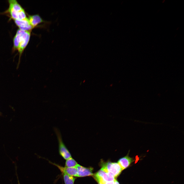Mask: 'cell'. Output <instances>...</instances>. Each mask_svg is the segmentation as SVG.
<instances>
[{
  "label": "cell",
  "mask_w": 184,
  "mask_h": 184,
  "mask_svg": "<svg viewBox=\"0 0 184 184\" xmlns=\"http://www.w3.org/2000/svg\"><path fill=\"white\" fill-rule=\"evenodd\" d=\"M94 177L98 183L101 184H105L107 182L116 180L111 175L105 171L102 168L94 175Z\"/></svg>",
  "instance_id": "obj_5"
},
{
  "label": "cell",
  "mask_w": 184,
  "mask_h": 184,
  "mask_svg": "<svg viewBox=\"0 0 184 184\" xmlns=\"http://www.w3.org/2000/svg\"><path fill=\"white\" fill-rule=\"evenodd\" d=\"M75 167L77 171V177H84L93 175L92 173L93 169L92 168L85 167L78 164H77Z\"/></svg>",
  "instance_id": "obj_6"
},
{
  "label": "cell",
  "mask_w": 184,
  "mask_h": 184,
  "mask_svg": "<svg viewBox=\"0 0 184 184\" xmlns=\"http://www.w3.org/2000/svg\"><path fill=\"white\" fill-rule=\"evenodd\" d=\"M63 175L65 184H74L75 178L66 173H62Z\"/></svg>",
  "instance_id": "obj_11"
},
{
  "label": "cell",
  "mask_w": 184,
  "mask_h": 184,
  "mask_svg": "<svg viewBox=\"0 0 184 184\" xmlns=\"http://www.w3.org/2000/svg\"><path fill=\"white\" fill-rule=\"evenodd\" d=\"M17 179H18V184H20V183H19V180H18V177H17Z\"/></svg>",
  "instance_id": "obj_14"
},
{
  "label": "cell",
  "mask_w": 184,
  "mask_h": 184,
  "mask_svg": "<svg viewBox=\"0 0 184 184\" xmlns=\"http://www.w3.org/2000/svg\"><path fill=\"white\" fill-rule=\"evenodd\" d=\"M101 168L105 171L111 175L116 179L122 170L117 163L108 162L102 164Z\"/></svg>",
  "instance_id": "obj_3"
},
{
  "label": "cell",
  "mask_w": 184,
  "mask_h": 184,
  "mask_svg": "<svg viewBox=\"0 0 184 184\" xmlns=\"http://www.w3.org/2000/svg\"><path fill=\"white\" fill-rule=\"evenodd\" d=\"M28 18L30 24L33 28L43 22L42 18L38 15L29 16Z\"/></svg>",
  "instance_id": "obj_10"
},
{
  "label": "cell",
  "mask_w": 184,
  "mask_h": 184,
  "mask_svg": "<svg viewBox=\"0 0 184 184\" xmlns=\"http://www.w3.org/2000/svg\"><path fill=\"white\" fill-rule=\"evenodd\" d=\"M128 154L126 156L119 159L117 162L122 170L128 167L134 161L133 158L130 157Z\"/></svg>",
  "instance_id": "obj_9"
},
{
  "label": "cell",
  "mask_w": 184,
  "mask_h": 184,
  "mask_svg": "<svg viewBox=\"0 0 184 184\" xmlns=\"http://www.w3.org/2000/svg\"><path fill=\"white\" fill-rule=\"evenodd\" d=\"M54 130L57 138L59 152L60 155L63 158L66 160L72 157L70 153L62 140L60 131L56 128H55Z\"/></svg>",
  "instance_id": "obj_4"
},
{
  "label": "cell",
  "mask_w": 184,
  "mask_h": 184,
  "mask_svg": "<svg viewBox=\"0 0 184 184\" xmlns=\"http://www.w3.org/2000/svg\"><path fill=\"white\" fill-rule=\"evenodd\" d=\"M8 2L9 7L6 12L11 18L14 20H22L28 18L24 10L16 0H9Z\"/></svg>",
  "instance_id": "obj_2"
},
{
  "label": "cell",
  "mask_w": 184,
  "mask_h": 184,
  "mask_svg": "<svg viewBox=\"0 0 184 184\" xmlns=\"http://www.w3.org/2000/svg\"></svg>",
  "instance_id": "obj_16"
},
{
  "label": "cell",
  "mask_w": 184,
  "mask_h": 184,
  "mask_svg": "<svg viewBox=\"0 0 184 184\" xmlns=\"http://www.w3.org/2000/svg\"><path fill=\"white\" fill-rule=\"evenodd\" d=\"M31 31H24L19 29L18 30L13 39V50H18L19 54V59L24 50L29 42Z\"/></svg>",
  "instance_id": "obj_1"
},
{
  "label": "cell",
  "mask_w": 184,
  "mask_h": 184,
  "mask_svg": "<svg viewBox=\"0 0 184 184\" xmlns=\"http://www.w3.org/2000/svg\"><path fill=\"white\" fill-rule=\"evenodd\" d=\"M78 164L77 162L72 157L66 160L64 167H75Z\"/></svg>",
  "instance_id": "obj_12"
},
{
  "label": "cell",
  "mask_w": 184,
  "mask_h": 184,
  "mask_svg": "<svg viewBox=\"0 0 184 184\" xmlns=\"http://www.w3.org/2000/svg\"><path fill=\"white\" fill-rule=\"evenodd\" d=\"M98 184H101V183H99V182H98Z\"/></svg>",
  "instance_id": "obj_15"
},
{
  "label": "cell",
  "mask_w": 184,
  "mask_h": 184,
  "mask_svg": "<svg viewBox=\"0 0 184 184\" xmlns=\"http://www.w3.org/2000/svg\"><path fill=\"white\" fill-rule=\"evenodd\" d=\"M105 184H119L118 182L116 180L114 181L110 182H106Z\"/></svg>",
  "instance_id": "obj_13"
},
{
  "label": "cell",
  "mask_w": 184,
  "mask_h": 184,
  "mask_svg": "<svg viewBox=\"0 0 184 184\" xmlns=\"http://www.w3.org/2000/svg\"><path fill=\"white\" fill-rule=\"evenodd\" d=\"M51 163L56 166L62 173L64 172L70 176L74 177H77V171L75 166L72 167H63L56 164L51 162Z\"/></svg>",
  "instance_id": "obj_8"
},
{
  "label": "cell",
  "mask_w": 184,
  "mask_h": 184,
  "mask_svg": "<svg viewBox=\"0 0 184 184\" xmlns=\"http://www.w3.org/2000/svg\"><path fill=\"white\" fill-rule=\"evenodd\" d=\"M15 23L21 30L31 31L33 28L30 24L28 18L22 20H14Z\"/></svg>",
  "instance_id": "obj_7"
}]
</instances>
